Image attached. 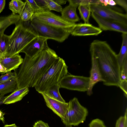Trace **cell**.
<instances>
[{
	"instance_id": "obj_1",
	"label": "cell",
	"mask_w": 127,
	"mask_h": 127,
	"mask_svg": "<svg viewBox=\"0 0 127 127\" xmlns=\"http://www.w3.org/2000/svg\"><path fill=\"white\" fill-rule=\"evenodd\" d=\"M58 57L55 51L49 47L32 58L25 55L17 73V89L34 87Z\"/></svg>"
},
{
	"instance_id": "obj_2",
	"label": "cell",
	"mask_w": 127,
	"mask_h": 127,
	"mask_svg": "<svg viewBox=\"0 0 127 127\" xmlns=\"http://www.w3.org/2000/svg\"><path fill=\"white\" fill-rule=\"evenodd\" d=\"M90 51L96 62L103 84L119 87L120 68L117 54L106 41L98 40L91 44Z\"/></svg>"
},
{
	"instance_id": "obj_3",
	"label": "cell",
	"mask_w": 127,
	"mask_h": 127,
	"mask_svg": "<svg viewBox=\"0 0 127 127\" xmlns=\"http://www.w3.org/2000/svg\"><path fill=\"white\" fill-rule=\"evenodd\" d=\"M30 21L20 20L15 24V27L9 35L5 56L9 57L21 53L24 47L37 35L31 27Z\"/></svg>"
},
{
	"instance_id": "obj_4",
	"label": "cell",
	"mask_w": 127,
	"mask_h": 127,
	"mask_svg": "<svg viewBox=\"0 0 127 127\" xmlns=\"http://www.w3.org/2000/svg\"><path fill=\"white\" fill-rule=\"evenodd\" d=\"M65 61L59 57L50 68L38 81L34 87L41 94L44 93L51 86L58 83L68 72Z\"/></svg>"
},
{
	"instance_id": "obj_5",
	"label": "cell",
	"mask_w": 127,
	"mask_h": 127,
	"mask_svg": "<svg viewBox=\"0 0 127 127\" xmlns=\"http://www.w3.org/2000/svg\"><path fill=\"white\" fill-rule=\"evenodd\" d=\"M30 23L38 36L48 39H52L60 42H63L67 38L74 27L68 28L59 27L33 20H30Z\"/></svg>"
},
{
	"instance_id": "obj_6",
	"label": "cell",
	"mask_w": 127,
	"mask_h": 127,
	"mask_svg": "<svg viewBox=\"0 0 127 127\" xmlns=\"http://www.w3.org/2000/svg\"><path fill=\"white\" fill-rule=\"evenodd\" d=\"M66 111L61 118L65 126H76L83 123L86 120L88 111L86 108L82 105L78 99L74 97L70 100Z\"/></svg>"
},
{
	"instance_id": "obj_7",
	"label": "cell",
	"mask_w": 127,
	"mask_h": 127,
	"mask_svg": "<svg viewBox=\"0 0 127 127\" xmlns=\"http://www.w3.org/2000/svg\"><path fill=\"white\" fill-rule=\"evenodd\" d=\"M89 77L67 74L59 83L60 88L68 90L84 92L89 87Z\"/></svg>"
},
{
	"instance_id": "obj_8",
	"label": "cell",
	"mask_w": 127,
	"mask_h": 127,
	"mask_svg": "<svg viewBox=\"0 0 127 127\" xmlns=\"http://www.w3.org/2000/svg\"><path fill=\"white\" fill-rule=\"evenodd\" d=\"M91 12L106 19L114 21L127 25V15L114 10L109 6L100 4L90 5Z\"/></svg>"
},
{
	"instance_id": "obj_9",
	"label": "cell",
	"mask_w": 127,
	"mask_h": 127,
	"mask_svg": "<svg viewBox=\"0 0 127 127\" xmlns=\"http://www.w3.org/2000/svg\"><path fill=\"white\" fill-rule=\"evenodd\" d=\"M30 20H33L53 26L64 28L74 27L75 23L68 22L61 16L50 11L34 13Z\"/></svg>"
},
{
	"instance_id": "obj_10",
	"label": "cell",
	"mask_w": 127,
	"mask_h": 127,
	"mask_svg": "<svg viewBox=\"0 0 127 127\" xmlns=\"http://www.w3.org/2000/svg\"><path fill=\"white\" fill-rule=\"evenodd\" d=\"M92 17L102 31H111L127 33V25L118 22L102 18L95 13L91 12Z\"/></svg>"
},
{
	"instance_id": "obj_11",
	"label": "cell",
	"mask_w": 127,
	"mask_h": 127,
	"mask_svg": "<svg viewBox=\"0 0 127 127\" xmlns=\"http://www.w3.org/2000/svg\"><path fill=\"white\" fill-rule=\"evenodd\" d=\"M47 40L46 38L37 36L31 41L21 52L24 53L26 55L32 58L49 47L47 43Z\"/></svg>"
},
{
	"instance_id": "obj_12",
	"label": "cell",
	"mask_w": 127,
	"mask_h": 127,
	"mask_svg": "<svg viewBox=\"0 0 127 127\" xmlns=\"http://www.w3.org/2000/svg\"><path fill=\"white\" fill-rule=\"evenodd\" d=\"M99 28L89 23L75 24L71 34L74 36L97 35L102 32Z\"/></svg>"
},
{
	"instance_id": "obj_13",
	"label": "cell",
	"mask_w": 127,
	"mask_h": 127,
	"mask_svg": "<svg viewBox=\"0 0 127 127\" xmlns=\"http://www.w3.org/2000/svg\"><path fill=\"white\" fill-rule=\"evenodd\" d=\"M41 94L47 106L61 119L63 118L68 108V102H63L52 98L44 93Z\"/></svg>"
},
{
	"instance_id": "obj_14",
	"label": "cell",
	"mask_w": 127,
	"mask_h": 127,
	"mask_svg": "<svg viewBox=\"0 0 127 127\" xmlns=\"http://www.w3.org/2000/svg\"><path fill=\"white\" fill-rule=\"evenodd\" d=\"M92 67L90 71L89 86L87 91V95L90 96L93 93L94 85L98 82L103 81L95 59L91 57Z\"/></svg>"
},
{
	"instance_id": "obj_15",
	"label": "cell",
	"mask_w": 127,
	"mask_h": 127,
	"mask_svg": "<svg viewBox=\"0 0 127 127\" xmlns=\"http://www.w3.org/2000/svg\"><path fill=\"white\" fill-rule=\"evenodd\" d=\"M23 59L19 54L9 57L0 58V62L7 69L8 72L15 70L22 63Z\"/></svg>"
},
{
	"instance_id": "obj_16",
	"label": "cell",
	"mask_w": 127,
	"mask_h": 127,
	"mask_svg": "<svg viewBox=\"0 0 127 127\" xmlns=\"http://www.w3.org/2000/svg\"><path fill=\"white\" fill-rule=\"evenodd\" d=\"M68 5L62 8L61 12V17L65 20L72 23L79 21L80 19L76 12L77 6L71 3Z\"/></svg>"
},
{
	"instance_id": "obj_17",
	"label": "cell",
	"mask_w": 127,
	"mask_h": 127,
	"mask_svg": "<svg viewBox=\"0 0 127 127\" xmlns=\"http://www.w3.org/2000/svg\"><path fill=\"white\" fill-rule=\"evenodd\" d=\"M29 92L27 87L17 89L9 95L5 97L3 104H6L14 103L21 100Z\"/></svg>"
},
{
	"instance_id": "obj_18",
	"label": "cell",
	"mask_w": 127,
	"mask_h": 127,
	"mask_svg": "<svg viewBox=\"0 0 127 127\" xmlns=\"http://www.w3.org/2000/svg\"><path fill=\"white\" fill-rule=\"evenodd\" d=\"M20 20L19 15L12 13L7 16L0 17V31L4 32L8 26L12 24H15Z\"/></svg>"
},
{
	"instance_id": "obj_19",
	"label": "cell",
	"mask_w": 127,
	"mask_h": 127,
	"mask_svg": "<svg viewBox=\"0 0 127 127\" xmlns=\"http://www.w3.org/2000/svg\"><path fill=\"white\" fill-rule=\"evenodd\" d=\"M59 83L53 85L49 87L44 92L48 96L53 99L63 102H65L60 94Z\"/></svg>"
},
{
	"instance_id": "obj_20",
	"label": "cell",
	"mask_w": 127,
	"mask_h": 127,
	"mask_svg": "<svg viewBox=\"0 0 127 127\" xmlns=\"http://www.w3.org/2000/svg\"><path fill=\"white\" fill-rule=\"evenodd\" d=\"M17 89L16 79L0 84V94L2 95L12 92Z\"/></svg>"
},
{
	"instance_id": "obj_21",
	"label": "cell",
	"mask_w": 127,
	"mask_h": 127,
	"mask_svg": "<svg viewBox=\"0 0 127 127\" xmlns=\"http://www.w3.org/2000/svg\"><path fill=\"white\" fill-rule=\"evenodd\" d=\"M121 47L119 53L117 54L120 68L124 60L127 58V33H122Z\"/></svg>"
},
{
	"instance_id": "obj_22",
	"label": "cell",
	"mask_w": 127,
	"mask_h": 127,
	"mask_svg": "<svg viewBox=\"0 0 127 127\" xmlns=\"http://www.w3.org/2000/svg\"><path fill=\"white\" fill-rule=\"evenodd\" d=\"M34 14L33 11L32 7L25 1L22 13L19 15L21 20L24 22L29 21Z\"/></svg>"
},
{
	"instance_id": "obj_23",
	"label": "cell",
	"mask_w": 127,
	"mask_h": 127,
	"mask_svg": "<svg viewBox=\"0 0 127 127\" xmlns=\"http://www.w3.org/2000/svg\"><path fill=\"white\" fill-rule=\"evenodd\" d=\"M81 19L84 23H89V19L91 14L90 5H80L78 6Z\"/></svg>"
},
{
	"instance_id": "obj_24",
	"label": "cell",
	"mask_w": 127,
	"mask_h": 127,
	"mask_svg": "<svg viewBox=\"0 0 127 127\" xmlns=\"http://www.w3.org/2000/svg\"><path fill=\"white\" fill-rule=\"evenodd\" d=\"M24 5V2L20 0H12L9 3V8L14 14L20 15Z\"/></svg>"
},
{
	"instance_id": "obj_25",
	"label": "cell",
	"mask_w": 127,
	"mask_h": 127,
	"mask_svg": "<svg viewBox=\"0 0 127 127\" xmlns=\"http://www.w3.org/2000/svg\"><path fill=\"white\" fill-rule=\"evenodd\" d=\"M4 31H0V54L2 58L5 56L9 37V35L4 34Z\"/></svg>"
},
{
	"instance_id": "obj_26",
	"label": "cell",
	"mask_w": 127,
	"mask_h": 127,
	"mask_svg": "<svg viewBox=\"0 0 127 127\" xmlns=\"http://www.w3.org/2000/svg\"><path fill=\"white\" fill-rule=\"evenodd\" d=\"M120 83L127 82V58L124 60L120 66Z\"/></svg>"
},
{
	"instance_id": "obj_27",
	"label": "cell",
	"mask_w": 127,
	"mask_h": 127,
	"mask_svg": "<svg viewBox=\"0 0 127 127\" xmlns=\"http://www.w3.org/2000/svg\"><path fill=\"white\" fill-rule=\"evenodd\" d=\"M69 3L78 6L80 5H89L100 4L99 0H68Z\"/></svg>"
},
{
	"instance_id": "obj_28",
	"label": "cell",
	"mask_w": 127,
	"mask_h": 127,
	"mask_svg": "<svg viewBox=\"0 0 127 127\" xmlns=\"http://www.w3.org/2000/svg\"><path fill=\"white\" fill-rule=\"evenodd\" d=\"M17 73L15 72L9 71L0 76V84L16 79Z\"/></svg>"
},
{
	"instance_id": "obj_29",
	"label": "cell",
	"mask_w": 127,
	"mask_h": 127,
	"mask_svg": "<svg viewBox=\"0 0 127 127\" xmlns=\"http://www.w3.org/2000/svg\"><path fill=\"white\" fill-rule=\"evenodd\" d=\"M115 127H127V109L124 115L120 117L117 120Z\"/></svg>"
},
{
	"instance_id": "obj_30",
	"label": "cell",
	"mask_w": 127,
	"mask_h": 127,
	"mask_svg": "<svg viewBox=\"0 0 127 127\" xmlns=\"http://www.w3.org/2000/svg\"><path fill=\"white\" fill-rule=\"evenodd\" d=\"M48 7L50 10H54L61 12L62 9L61 5L55 2L53 0H45Z\"/></svg>"
},
{
	"instance_id": "obj_31",
	"label": "cell",
	"mask_w": 127,
	"mask_h": 127,
	"mask_svg": "<svg viewBox=\"0 0 127 127\" xmlns=\"http://www.w3.org/2000/svg\"><path fill=\"white\" fill-rule=\"evenodd\" d=\"M89 127H106L104 122L101 120L96 118L92 120L89 125Z\"/></svg>"
},
{
	"instance_id": "obj_32",
	"label": "cell",
	"mask_w": 127,
	"mask_h": 127,
	"mask_svg": "<svg viewBox=\"0 0 127 127\" xmlns=\"http://www.w3.org/2000/svg\"><path fill=\"white\" fill-rule=\"evenodd\" d=\"M32 9L34 13H38L44 12L36 4L34 0H26Z\"/></svg>"
},
{
	"instance_id": "obj_33",
	"label": "cell",
	"mask_w": 127,
	"mask_h": 127,
	"mask_svg": "<svg viewBox=\"0 0 127 127\" xmlns=\"http://www.w3.org/2000/svg\"><path fill=\"white\" fill-rule=\"evenodd\" d=\"M34 1L44 12L50 11L48 7L45 0H35Z\"/></svg>"
},
{
	"instance_id": "obj_34",
	"label": "cell",
	"mask_w": 127,
	"mask_h": 127,
	"mask_svg": "<svg viewBox=\"0 0 127 127\" xmlns=\"http://www.w3.org/2000/svg\"><path fill=\"white\" fill-rule=\"evenodd\" d=\"M116 4L122 7L127 12V0H114Z\"/></svg>"
},
{
	"instance_id": "obj_35",
	"label": "cell",
	"mask_w": 127,
	"mask_h": 127,
	"mask_svg": "<svg viewBox=\"0 0 127 127\" xmlns=\"http://www.w3.org/2000/svg\"><path fill=\"white\" fill-rule=\"evenodd\" d=\"M33 127H50L47 123H45L41 120H39L34 124Z\"/></svg>"
},
{
	"instance_id": "obj_36",
	"label": "cell",
	"mask_w": 127,
	"mask_h": 127,
	"mask_svg": "<svg viewBox=\"0 0 127 127\" xmlns=\"http://www.w3.org/2000/svg\"><path fill=\"white\" fill-rule=\"evenodd\" d=\"M6 1L5 0H0V14L4 8Z\"/></svg>"
},
{
	"instance_id": "obj_37",
	"label": "cell",
	"mask_w": 127,
	"mask_h": 127,
	"mask_svg": "<svg viewBox=\"0 0 127 127\" xmlns=\"http://www.w3.org/2000/svg\"><path fill=\"white\" fill-rule=\"evenodd\" d=\"M7 72V69L0 62V73L3 74Z\"/></svg>"
},
{
	"instance_id": "obj_38",
	"label": "cell",
	"mask_w": 127,
	"mask_h": 127,
	"mask_svg": "<svg viewBox=\"0 0 127 127\" xmlns=\"http://www.w3.org/2000/svg\"><path fill=\"white\" fill-rule=\"evenodd\" d=\"M58 4L59 5L65 4L66 3L67 0H53Z\"/></svg>"
},
{
	"instance_id": "obj_39",
	"label": "cell",
	"mask_w": 127,
	"mask_h": 127,
	"mask_svg": "<svg viewBox=\"0 0 127 127\" xmlns=\"http://www.w3.org/2000/svg\"><path fill=\"white\" fill-rule=\"evenodd\" d=\"M5 114V113L0 110V121H1L3 123H4L5 122L4 117V115Z\"/></svg>"
},
{
	"instance_id": "obj_40",
	"label": "cell",
	"mask_w": 127,
	"mask_h": 127,
	"mask_svg": "<svg viewBox=\"0 0 127 127\" xmlns=\"http://www.w3.org/2000/svg\"><path fill=\"white\" fill-rule=\"evenodd\" d=\"M116 3L114 0H108V5L110 6H114L116 5Z\"/></svg>"
},
{
	"instance_id": "obj_41",
	"label": "cell",
	"mask_w": 127,
	"mask_h": 127,
	"mask_svg": "<svg viewBox=\"0 0 127 127\" xmlns=\"http://www.w3.org/2000/svg\"><path fill=\"white\" fill-rule=\"evenodd\" d=\"M4 95H0V105L3 104V100L5 97Z\"/></svg>"
},
{
	"instance_id": "obj_42",
	"label": "cell",
	"mask_w": 127,
	"mask_h": 127,
	"mask_svg": "<svg viewBox=\"0 0 127 127\" xmlns=\"http://www.w3.org/2000/svg\"><path fill=\"white\" fill-rule=\"evenodd\" d=\"M17 126L15 124L11 125H5L3 127H17Z\"/></svg>"
},
{
	"instance_id": "obj_43",
	"label": "cell",
	"mask_w": 127,
	"mask_h": 127,
	"mask_svg": "<svg viewBox=\"0 0 127 127\" xmlns=\"http://www.w3.org/2000/svg\"><path fill=\"white\" fill-rule=\"evenodd\" d=\"M65 127H72L70 126H65Z\"/></svg>"
},
{
	"instance_id": "obj_44",
	"label": "cell",
	"mask_w": 127,
	"mask_h": 127,
	"mask_svg": "<svg viewBox=\"0 0 127 127\" xmlns=\"http://www.w3.org/2000/svg\"><path fill=\"white\" fill-rule=\"evenodd\" d=\"M2 58V56H1V55L0 54V58Z\"/></svg>"
},
{
	"instance_id": "obj_45",
	"label": "cell",
	"mask_w": 127,
	"mask_h": 127,
	"mask_svg": "<svg viewBox=\"0 0 127 127\" xmlns=\"http://www.w3.org/2000/svg\"></svg>"
},
{
	"instance_id": "obj_46",
	"label": "cell",
	"mask_w": 127,
	"mask_h": 127,
	"mask_svg": "<svg viewBox=\"0 0 127 127\" xmlns=\"http://www.w3.org/2000/svg\"></svg>"
}]
</instances>
